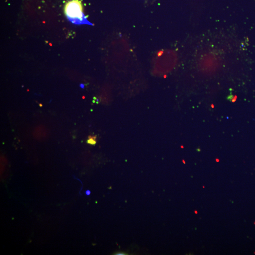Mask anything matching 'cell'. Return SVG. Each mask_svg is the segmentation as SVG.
<instances>
[{
  "mask_svg": "<svg viewBox=\"0 0 255 255\" xmlns=\"http://www.w3.org/2000/svg\"><path fill=\"white\" fill-rule=\"evenodd\" d=\"M64 13L67 18L76 25H92L83 13L82 1L79 0H70L66 4Z\"/></svg>",
  "mask_w": 255,
  "mask_h": 255,
  "instance_id": "6da1fadb",
  "label": "cell"
},
{
  "mask_svg": "<svg viewBox=\"0 0 255 255\" xmlns=\"http://www.w3.org/2000/svg\"><path fill=\"white\" fill-rule=\"evenodd\" d=\"M96 136H89L88 137V139L87 140V144L91 145H95L96 143Z\"/></svg>",
  "mask_w": 255,
  "mask_h": 255,
  "instance_id": "7a4b0ae2",
  "label": "cell"
},
{
  "mask_svg": "<svg viewBox=\"0 0 255 255\" xmlns=\"http://www.w3.org/2000/svg\"><path fill=\"white\" fill-rule=\"evenodd\" d=\"M90 194H91L90 191H89V190H88V191H86V195H87V196L90 195Z\"/></svg>",
  "mask_w": 255,
  "mask_h": 255,
  "instance_id": "3957f363",
  "label": "cell"
}]
</instances>
